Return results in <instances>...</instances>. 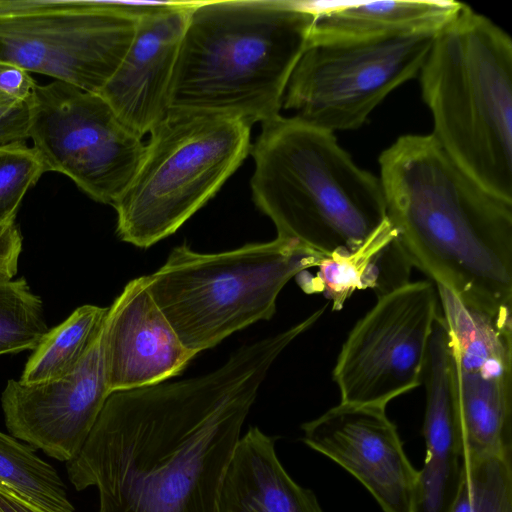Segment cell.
I'll return each mask as SVG.
<instances>
[{
  "mask_svg": "<svg viewBox=\"0 0 512 512\" xmlns=\"http://www.w3.org/2000/svg\"><path fill=\"white\" fill-rule=\"evenodd\" d=\"M0 487L46 512H74L57 471L32 448L1 431Z\"/></svg>",
  "mask_w": 512,
  "mask_h": 512,
  "instance_id": "21",
  "label": "cell"
},
{
  "mask_svg": "<svg viewBox=\"0 0 512 512\" xmlns=\"http://www.w3.org/2000/svg\"><path fill=\"white\" fill-rule=\"evenodd\" d=\"M98 93L52 81L30 102L29 139L47 172L62 173L96 202L112 205L142 160L145 144Z\"/></svg>",
  "mask_w": 512,
  "mask_h": 512,
  "instance_id": "10",
  "label": "cell"
},
{
  "mask_svg": "<svg viewBox=\"0 0 512 512\" xmlns=\"http://www.w3.org/2000/svg\"><path fill=\"white\" fill-rule=\"evenodd\" d=\"M455 1H376L315 6L311 43L437 35L459 14Z\"/></svg>",
  "mask_w": 512,
  "mask_h": 512,
  "instance_id": "18",
  "label": "cell"
},
{
  "mask_svg": "<svg viewBox=\"0 0 512 512\" xmlns=\"http://www.w3.org/2000/svg\"><path fill=\"white\" fill-rule=\"evenodd\" d=\"M387 216L412 267L464 305L512 321V201L465 173L432 134L379 156Z\"/></svg>",
  "mask_w": 512,
  "mask_h": 512,
  "instance_id": "2",
  "label": "cell"
},
{
  "mask_svg": "<svg viewBox=\"0 0 512 512\" xmlns=\"http://www.w3.org/2000/svg\"><path fill=\"white\" fill-rule=\"evenodd\" d=\"M108 307L83 305L48 333L33 350L19 379L37 384L61 378L83 359L100 331Z\"/></svg>",
  "mask_w": 512,
  "mask_h": 512,
  "instance_id": "20",
  "label": "cell"
},
{
  "mask_svg": "<svg viewBox=\"0 0 512 512\" xmlns=\"http://www.w3.org/2000/svg\"><path fill=\"white\" fill-rule=\"evenodd\" d=\"M315 15L308 2H194L178 50L170 109L227 114L251 126L279 116Z\"/></svg>",
  "mask_w": 512,
  "mask_h": 512,
  "instance_id": "3",
  "label": "cell"
},
{
  "mask_svg": "<svg viewBox=\"0 0 512 512\" xmlns=\"http://www.w3.org/2000/svg\"><path fill=\"white\" fill-rule=\"evenodd\" d=\"M433 137L491 193L512 201V40L464 4L420 70Z\"/></svg>",
  "mask_w": 512,
  "mask_h": 512,
  "instance_id": "5",
  "label": "cell"
},
{
  "mask_svg": "<svg viewBox=\"0 0 512 512\" xmlns=\"http://www.w3.org/2000/svg\"><path fill=\"white\" fill-rule=\"evenodd\" d=\"M22 240L16 224L0 228V276L13 278L16 275Z\"/></svg>",
  "mask_w": 512,
  "mask_h": 512,
  "instance_id": "27",
  "label": "cell"
},
{
  "mask_svg": "<svg viewBox=\"0 0 512 512\" xmlns=\"http://www.w3.org/2000/svg\"><path fill=\"white\" fill-rule=\"evenodd\" d=\"M250 130L231 115L170 109L149 133L135 175L112 204L117 236L148 248L175 233L246 159Z\"/></svg>",
  "mask_w": 512,
  "mask_h": 512,
  "instance_id": "7",
  "label": "cell"
},
{
  "mask_svg": "<svg viewBox=\"0 0 512 512\" xmlns=\"http://www.w3.org/2000/svg\"><path fill=\"white\" fill-rule=\"evenodd\" d=\"M37 83L22 67L0 60V109L10 110L30 104Z\"/></svg>",
  "mask_w": 512,
  "mask_h": 512,
  "instance_id": "25",
  "label": "cell"
},
{
  "mask_svg": "<svg viewBox=\"0 0 512 512\" xmlns=\"http://www.w3.org/2000/svg\"><path fill=\"white\" fill-rule=\"evenodd\" d=\"M0 512H4L1 507H0Z\"/></svg>",
  "mask_w": 512,
  "mask_h": 512,
  "instance_id": "29",
  "label": "cell"
},
{
  "mask_svg": "<svg viewBox=\"0 0 512 512\" xmlns=\"http://www.w3.org/2000/svg\"><path fill=\"white\" fill-rule=\"evenodd\" d=\"M449 512H512V460L486 456L463 460Z\"/></svg>",
  "mask_w": 512,
  "mask_h": 512,
  "instance_id": "23",
  "label": "cell"
},
{
  "mask_svg": "<svg viewBox=\"0 0 512 512\" xmlns=\"http://www.w3.org/2000/svg\"><path fill=\"white\" fill-rule=\"evenodd\" d=\"M137 22L109 0H0V60L99 93Z\"/></svg>",
  "mask_w": 512,
  "mask_h": 512,
  "instance_id": "8",
  "label": "cell"
},
{
  "mask_svg": "<svg viewBox=\"0 0 512 512\" xmlns=\"http://www.w3.org/2000/svg\"><path fill=\"white\" fill-rule=\"evenodd\" d=\"M250 153L252 198L277 237L328 256L355 250L389 220L380 178L332 132L280 114L261 124Z\"/></svg>",
  "mask_w": 512,
  "mask_h": 512,
  "instance_id": "4",
  "label": "cell"
},
{
  "mask_svg": "<svg viewBox=\"0 0 512 512\" xmlns=\"http://www.w3.org/2000/svg\"><path fill=\"white\" fill-rule=\"evenodd\" d=\"M29 125L30 104L10 110L0 109V147L27 143Z\"/></svg>",
  "mask_w": 512,
  "mask_h": 512,
  "instance_id": "26",
  "label": "cell"
},
{
  "mask_svg": "<svg viewBox=\"0 0 512 512\" xmlns=\"http://www.w3.org/2000/svg\"><path fill=\"white\" fill-rule=\"evenodd\" d=\"M104 323L83 359L67 375L37 384L8 380L1 406L14 438L59 461L68 462L77 455L110 395Z\"/></svg>",
  "mask_w": 512,
  "mask_h": 512,
  "instance_id": "13",
  "label": "cell"
},
{
  "mask_svg": "<svg viewBox=\"0 0 512 512\" xmlns=\"http://www.w3.org/2000/svg\"><path fill=\"white\" fill-rule=\"evenodd\" d=\"M456 365L463 460L512 456V321L464 305L436 285Z\"/></svg>",
  "mask_w": 512,
  "mask_h": 512,
  "instance_id": "12",
  "label": "cell"
},
{
  "mask_svg": "<svg viewBox=\"0 0 512 512\" xmlns=\"http://www.w3.org/2000/svg\"><path fill=\"white\" fill-rule=\"evenodd\" d=\"M49 328L26 279L0 276V356L34 350Z\"/></svg>",
  "mask_w": 512,
  "mask_h": 512,
  "instance_id": "22",
  "label": "cell"
},
{
  "mask_svg": "<svg viewBox=\"0 0 512 512\" xmlns=\"http://www.w3.org/2000/svg\"><path fill=\"white\" fill-rule=\"evenodd\" d=\"M324 257L280 237L217 253L182 244L158 270L145 275L146 286L182 344L197 355L271 319L284 286Z\"/></svg>",
  "mask_w": 512,
  "mask_h": 512,
  "instance_id": "6",
  "label": "cell"
},
{
  "mask_svg": "<svg viewBox=\"0 0 512 512\" xmlns=\"http://www.w3.org/2000/svg\"><path fill=\"white\" fill-rule=\"evenodd\" d=\"M438 305L430 280L378 296L348 334L332 370L340 402L386 407L418 388Z\"/></svg>",
  "mask_w": 512,
  "mask_h": 512,
  "instance_id": "11",
  "label": "cell"
},
{
  "mask_svg": "<svg viewBox=\"0 0 512 512\" xmlns=\"http://www.w3.org/2000/svg\"><path fill=\"white\" fill-rule=\"evenodd\" d=\"M0 507L4 512H46L0 487Z\"/></svg>",
  "mask_w": 512,
  "mask_h": 512,
  "instance_id": "28",
  "label": "cell"
},
{
  "mask_svg": "<svg viewBox=\"0 0 512 512\" xmlns=\"http://www.w3.org/2000/svg\"><path fill=\"white\" fill-rule=\"evenodd\" d=\"M315 268L314 275L305 270L295 277L299 286L323 294L338 311L357 290L372 289L378 297L408 283L413 267L388 220L355 250L328 255Z\"/></svg>",
  "mask_w": 512,
  "mask_h": 512,
  "instance_id": "19",
  "label": "cell"
},
{
  "mask_svg": "<svg viewBox=\"0 0 512 512\" xmlns=\"http://www.w3.org/2000/svg\"><path fill=\"white\" fill-rule=\"evenodd\" d=\"M103 353L110 394L168 381L196 356L154 301L145 275L130 280L108 307Z\"/></svg>",
  "mask_w": 512,
  "mask_h": 512,
  "instance_id": "15",
  "label": "cell"
},
{
  "mask_svg": "<svg viewBox=\"0 0 512 512\" xmlns=\"http://www.w3.org/2000/svg\"><path fill=\"white\" fill-rule=\"evenodd\" d=\"M217 512H324L314 493L298 485L275 451V439L250 427L223 477Z\"/></svg>",
  "mask_w": 512,
  "mask_h": 512,
  "instance_id": "17",
  "label": "cell"
},
{
  "mask_svg": "<svg viewBox=\"0 0 512 512\" xmlns=\"http://www.w3.org/2000/svg\"><path fill=\"white\" fill-rule=\"evenodd\" d=\"M45 172L33 146L19 143L0 147V228L15 225L24 196Z\"/></svg>",
  "mask_w": 512,
  "mask_h": 512,
  "instance_id": "24",
  "label": "cell"
},
{
  "mask_svg": "<svg viewBox=\"0 0 512 512\" xmlns=\"http://www.w3.org/2000/svg\"><path fill=\"white\" fill-rule=\"evenodd\" d=\"M435 35L311 43L286 88L283 106L317 128H360L403 83L419 75Z\"/></svg>",
  "mask_w": 512,
  "mask_h": 512,
  "instance_id": "9",
  "label": "cell"
},
{
  "mask_svg": "<svg viewBox=\"0 0 512 512\" xmlns=\"http://www.w3.org/2000/svg\"><path fill=\"white\" fill-rule=\"evenodd\" d=\"M194 2L137 22L132 43L100 94L119 119L143 137L170 110L180 42Z\"/></svg>",
  "mask_w": 512,
  "mask_h": 512,
  "instance_id": "16",
  "label": "cell"
},
{
  "mask_svg": "<svg viewBox=\"0 0 512 512\" xmlns=\"http://www.w3.org/2000/svg\"><path fill=\"white\" fill-rule=\"evenodd\" d=\"M301 428L304 443L353 475L384 512H414L418 470L386 407L340 402Z\"/></svg>",
  "mask_w": 512,
  "mask_h": 512,
  "instance_id": "14",
  "label": "cell"
},
{
  "mask_svg": "<svg viewBox=\"0 0 512 512\" xmlns=\"http://www.w3.org/2000/svg\"><path fill=\"white\" fill-rule=\"evenodd\" d=\"M293 328L244 345L217 369L111 393L77 455V490L96 487L98 512H217L244 421Z\"/></svg>",
  "mask_w": 512,
  "mask_h": 512,
  "instance_id": "1",
  "label": "cell"
}]
</instances>
